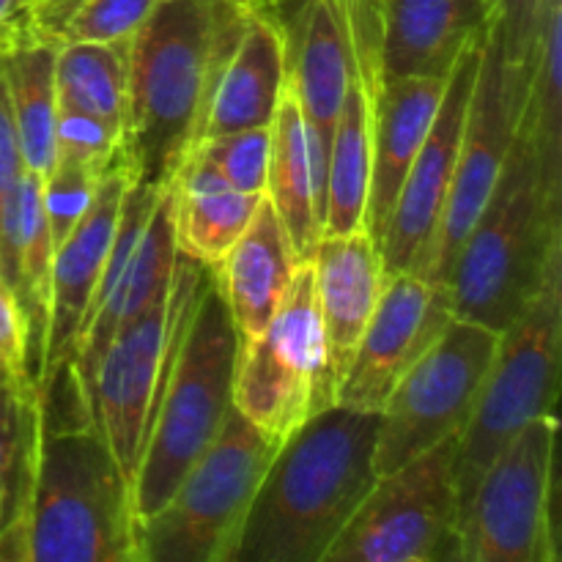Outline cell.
Wrapping results in <instances>:
<instances>
[{
	"mask_svg": "<svg viewBox=\"0 0 562 562\" xmlns=\"http://www.w3.org/2000/svg\"><path fill=\"white\" fill-rule=\"evenodd\" d=\"M55 245L42 203V179L22 170L0 206V278L14 294L31 338V376L36 382L49 324Z\"/></svg>",
	"mask_w": 562,
	"mask_h": 562,
	"instance_id": "obj_22",
	"label": "cell"
},
{
	"mask_svg": "<svg viewBox=\"0 0 562 562\" xmlns=\"http://www.w3.org/2000/svg\"><path fill=\"white\" fill-rule=\"evenodd\" d=\"M562 0H543L538 25L536 66L516 132L530 137L552 198L562 201V77H560Z\"/></svg>",
	"mask_w": 562,
	"mask_h": 562,
	"instance_id": "obj_26",
	"label": "cell"
},
{
	"mask_svg": "<svg viewBox=\"0 0 562 562\" xmlns=\"http://www.w3.org/2000/svg\"><path fill=\"white\" fill-rule=\"evenodd\" d=\"M55 44L31 31L22 9L0 25V71L20 143L22 168L38 179H44L55 165Z\"/></svg>",
	"mask_w": 562,
	"mask_h": 562,
	"instance_id": "obj_23",
	"label": "cell"
},
{
	"mask_svg": "<svg viewBox=\"0 0 562 562\" xmlns=\"http://www.w3.org/2000/svg\"><path fill=\"white\" fill-rule=\"evenodd\" d=\"M448 77H379L373 91V157L366 206V231L376 245L387 231L401 184L437 119Z\"/></svg>",
	"mask_w": 562,
	"mask_h": 562,
	"instance_id": "obj_20",
	"label": "cell"
},
{
	"mask_svg": "<svg viewBox=\"0 0 562 562\" xmlns=\"http://www.w3.org/2000/svg\"><path fill=\"white\" fill-rule=\"evenodd\" d=\"M22 157H20V143H16L14 121H11L9 99H5L3 86V71H0V206H3L5 192L22 173Z\"/></svg>",
	"mask_w": 562,
	"mask_h": 562,
	"instance_id": "obj_35",
	"label": "cell"
},
{
	"mask_svg": "<svg viewBox=\"0 0 562 562\" xmlns=\"http://www.w3.org/2000/svg\"><path fill=\"white\" fill-rule=\"evenodd\" d=\"M562 269L510 327L499 333L475 412L456 442L459 516L477 477L530 420L554 415L562 349Z\"/></svg>",
	"mask_w": 562,
	"mask_h": 562,
	"instance_id": "obj_7",
	"label": "cell"
},
{
	"mask_svg": "<svg viewBox=\"0 0 562 562\" xmlns=\"http://www.w3.org/2000/svg\"><path fill=\"white\" fill-rule=\"evenodd\" d=\"M448 283L415 272L384 278L382 296L335 393V404L382 412L404 373L453 322Z\"/></svg>",
	"mask_w": 562,
	"mask_h": 562,
	"instance_id": "obj_13",
	"label": "cell"
},
{
	"mask_svg": "<svg viewBox=\"0 0 562 562\" xmlns=\"http://www.w3.org/2000/svg\"><path fill=\"white\" fill-rule=\"evenodd\" d=\"M124 159V132L97 115L58 108L55 119V162H77L110 170Z\"/></svg>",
	"mask_w": 562,
	"mask_h": 562,
	"instance_id": "obj_32",
	"label": "cell"
},
{
	"mask_svg": "<svg viewBox=\"0 0 562 562\" xmlns=\"http://www.w3.org/2000/svg\"><path fill=\"white\" fill-rule=\"evenodd\" d=\"M25 3H31V0H25Z\"/></svg>",
	"mask_w": 562,
	"mask_h": 562,
	"instance_id": "obj_38",
	"label": "cell"
},
{
	"mask_svg": "<svg viewBox=\"0 0 562 562\" xmlns=\"http://www.w3.org/2000/svg\"><path fill=\"white\" fill-rule=\"evenodd\" d=\"M514 135L516 115L510 108L508 82H505L503 47H499L497 25H492L481 44V60H477V75L472 82L470 104H467L453 184H450L448 206H445L437 241H434L431 267H428L431 280L445 283L448 278L461 241L481 217L483 206L503 176Z\"/></svg>",
	"mask_w": 562,
	"mask_h": 562,
	"instance_id": "obj_15",
	"label": "cell"
},
{
	"mask_svg": "<svg viewBox=\"0 0 562 562\" xmlns=\"http://www.w3.org/2000/svg\"><path fill=\"white\" fill-rule=\"evenodd\" d=\"M558 415L527 423L486 467L459 516V562H558Z\"/></svg>",
	"mask_w": 562,
	"mask_h": 562,
	"instance_id": "obj_9",
	"label": "cell"
},
{
	"mask_svg": "<svg viewBox=\"0 0 562 562\" xmlns=\"http://www.w3.org/2000/svg\"><path fill=\"white\" fill-rule=\"evenodd\" d=\"M307 261L318 322L340 384L382 296L387 278L382 252L366 228H357L344 236H322Z\"/></svg>",
	"mask_w": 562,
	"mask_h": 562,
	"instance_id": "obj_18",
	"label": "cell"
},
{
	"mask_svg": "<svg viewBox=\"0 0 562 562\" xmlns=\"http://www.w3.org/2000/svg\"><path fill=\"white\" fill-rule=\"evenodd\" d=\"M456 442L379 475L324 562H459Z\"/></svg>",
	"mask_w": 562,
	"mask_h": 562,
	"instance_id": "obj_11",
	"label": "cell"
},
{
	"mask_svg": "<svg viewBox=\"0 0 562 562\" xmlns=\"http://www.w3.org/2000/svg\"><path fill=\"white\" fill-rule=\"evenodd\" d=\"M20 562H140L135 488L88 417L38 412Z\"/></svg>",
	"mask_w": 562,
	"mask_h": 562,
	"instance_id": "obj_3",
	"label": "cell"
},
{
	"mask_svg": "<svg viewBox=\"0 0 562 562\" xmlns=\"http://www.w3.org/2000/svg\"><path fill=\"white\" fill-rule=\"evenodd\" d=\"M379 75L448 77L497 22V0H373Z\"/></svg>",
	"mask_w": 562,
	"mask_h": 562,
	"instance_id": "obj_17",
	"label": "cell"
},
{
	"mask_svg": "<svg viewBox=\"0 0 562 562\" xmlns=\"http://www.w3.org/2000/svg\"><path fill=\"white\" fill-rule=\"evenodd\" d=\"M543 0H497V36L503 47L505 82H508L510 108L519 124L530 88L532 66H536L538 25H541Z\"/></svg>",
	"mask_w": 562,
	"mask_h": 562,
	"instance_id": "obj_29",
	"label": "cell"
},
{
	"mask_svg": "<svg viewBox=\"0 0 562 562\" xmlns=\"http://www.w3.org/2000/svg\"><path fill=\"white\" fill-rule=\"evenodd\" d=\"M0 371L22 387H33L27 324L3 278H0Z\"/></svg>",
	"mask_w": 562,
	"mask_h": 562,
	"instance_id": "obj_34",
	"label": "cell"
},
{
	"mask_svg": "<svg viewBox=\"0 0 562 562\" xmlns=\"http://www.w3.org/2000/svg\"><path fill=\"white\" fill-rule=\"evenodd\" d=\"M333 360L313 300L311 261L296 263L294 280L267 327L239 346L234 409L272 445L335 404Z\"/></svg>",
	"mask_w": 562,
	"mask_h": 562,
	"instance_id": "obj_8",
	"label": "cell"
},
{
	"mask_svg": "<svg viewBox=\"0 0 562 562\" xmlns=\"http://www.w3.org/2000/svg\"><path fill=\"white\" fill-rule=\"evenodd\" d=\"M130 42H75L55 53L58 108L97 115L124 132Z\"/></svg>",
	"mask_w": 562,
	"mask_h": 562,
	"instance_id": "obj_27",
	"label": "cell"
},
{
	"mask_svg": "<svg viewBox=\"0 0 562 562\" xmlns=\"http://www.w3.org/2000/svg\"><path fill=\"white\" fill-rule=\"evenodd\" d=\"M130 184L132 179L126 170V159H121L102 176L91 212L55 247L47 338H44L42 362H38L36 382H33L36 393L49 390L55 379L71 371L77 338H80L82 324L91 311L93 296H97L99 280L108 267Z\"/></svg>",
	"mask_w": 562,
	"mask_h": 562,
	"instance_id": "obj_16",
	"label": "cell"
},
{
	"mask_svg": "<svg viewBox=\"0 0 562 562\" xmlns=\"http://www.w3.org/2000/svg\"><path fill=\"white\" fill-rule=\"evenodd\" d=\"M481 44L483 42L467 47L459 64L450 71L437 119H434L431 130L401 184L387 231L379 241L384 274L415 272L428 278L434 241H437L450 184H453L467 104H470L477 60H481Z\"/></svg>",
	"mask_w": 562,
	"mask_h": 562,
	"instance_id": "obj_14",
	"label": "cell"
},
{
	"mask_svg": "<svg viewBox=\"0 0 562 562\" xmlns=\"http://www.w3.org/2000/svg\"><path fill=\"white\" fill-rule=\"evenodd\" d=\"M239 335L206 272L181 322L165 366L135 475L137 519H148L198 456L214 442L234 406Z\"/></svg>",
	"mask_w": 562,
	"mask_h": 562,
	"instance_id": "obj_5",
	"label": "cell"
},
{
	"mask_svg": "<svg viewBox=\"0 0 562 562\" xmlns=\"http://www.w3.org/2000/svg\"><path fill=\"white\" fill-rule=\"evenodd\" d=\"M3 379H9V376H5V373H3V371H0V382H3Z\"/></svg>",
	"mask_w": 562,
	"mask_h": 562,
	"instance_id": "obj_37",
	"label": "cell"
},
{
	"mask_svg": "<svg viewBox=\"0 0 562 562\" xmlns=\"http://www.w3.org/2000/svg\"><path fill=\"white\" fill-rule=\"evenodd\" d=\"M176 250L212 269L245 234L263 195L236 190L209 162L187 154L168 184Z\"/></svg>",
	"mask_w": 562,
	"mask_h": 562,
	"instance_id": "obj_24",
	"label": "cell"
},
{
	"mask_svg": "<svg viewBox=\"0 0 562 562\" xmlns=\"http://www.w3.org/2000/svg\"><path fill=\"white\" fill-rule=\"evenodd\" d=\"M247 9L250 0H159L132 33L124 119L132 184L165 190L192 151Z\"/></svg>",
	"mask_w": 562,
	"mask_h": 562,
	"instance_id": "obj_1",
	"label": "cell"
},
{
	"mask_svg": "<svg viewBox=\"0 0 562 562\" xmlns=\"http://www.w3.org/2000/svg\"><path fill=\"white\" fill-rule=\"evenodd\" d=\"M206 272L203 263L176 250L168 291L119 329L99 357L86 401L88 417L132 481V488L165 366L179 338L187 307Z\"/></svg>",
	"mask_w": 562,
	"mask_h": 562,
	"instance_id": "obj_10",
	"label": "cell"
},
{
	"mask_svg": "<svg viewBox=\"0 0 562 562\" xmlns=\"http://www.w3.org/2000/svg\"><path fill=\"white\" fill-rule=\"evenodd\" d=\"M22 5H25V0H0V25H5Z\"/></svg>",
	"mask_w": 562,
	"mask_h": 562,
	"instance_id": "obj_36",
	"label": "cell"
},
{
	"mask_svg": "<svg viewBox=\"0 0 562 562\" xmlns=\"http://www.w3.org/2000/svg\"><path fill=\"white\" fill-rule=\"evenodd\" d=\"M269 132L272 137H269L267 198L283 223L296 261H307L316 241L322 239V201H318L305 115L289 80L280 93Z\"/></svg>",
	"mask_w": 562,
	"mask_h": 562,
	"instance_id": "obj_25",
	"label": "cell"
},
{
	"mask_svg": "<svg viewBox=\"0 0 562 562\" xmlns=\"http://www.w3.org/2000/svg\"><path fill=\"white\" fill-rule=\"evenodd\" d=\"M379 412L333 404L274 450L231 562H324L376 481Z\"/></svg>",
	"mask_w": 562,
	"mask_h": 562,
	"instance_id": "obj_2",
	"label": "cell"
},
{
	"mask_svg": "<svg viewBox=\"0 0 562 562\" xmlns=\"http://www.w3.org/2000/svg\"><path fill=\"white\" fill-rule=\"evenodd\" d=\"M285 75L283 27L261 0H250L239 38L214 80L195 143L272 124Z\"/></svg>",
	"mask_w": 562,
	"mask_h": 562,
	"instance_id": "obj_19",
	"label": "cell"
},
{
	"mask_svg": "<svg viewBox=\"0 0 562 562\" xmlns=\"http://www.w3.org/2000/svg\"><path fill=\"white\" fill-rule=\"evenodd\" d=\"M38 428L36 390L22 387L14 379L0 382V492L11 472L31 450Z\"/></svg>",
	"mask_w": 562,
	"mask_h": 562,
	"instance_id": "obj_33",
	"label": "cell"
},
{
	"mask_svg": "<svg viewBox=\"0 0 562 562\" xmlns=\"http://www.w3.org/2000/svg\"><path fill=\"white\" fill-rule=\"evenodd\" d=\"M269 137H272L269 126H252V130L231 132V135L195 143L190 154L212 165L236 190L267 195Z\"/></svg>",
	"mask_w": 562,
	"mask_h": 562,
	"instance_id": "obj_30",
	"label": "cell"
},
{
	"mask_svg": "<svg viewBox=\"0 0 562 562\" xmlns=\"http://www.w3.org/2000/svg\"><path fill=\"white\" fill-rule=\"evenodd\" d=\"M274 450L231 406L214 442L140 521V562H231Z\"/></svg>",
	"mask_w": 562,
	"mask_h": 562,
	"instance_id": "obj_6",
	"label": "cell"
},
{
	"mask_svg": "<svg viewBox=\"0 0 562 562\" xmlns=\"http://www.w3.org/2000/svg\"><path fill=\"white\" fill-rule=\"evenodd\" d=\"M104 173H108V170L86 168V165L77 162H55L53 170L44 176L42 203L55 247H58L60 241L80 225V220L91 212Z\"/></svg>",
	"mask_w": 562,
	"mask_h": 562,
	"instance_id": "obj_31",
	"label": "cell"
},
{
	"mask_svg": "<svg viewBox=\"0 0 562 562\" xmlns=\"http://www.w3.org/2000/svg\"><path fill=\"white\" fill-rule=\"evenodd\" d=\"M562 201L552 198L530 137L508 162L445 278L456 318L503 333L562 269Z\"/></svg>",
	"mask_w": 562,
	"mask_h": 562,
	"instance_id": "obj_4",
	"label": "cell"
},
{
	"mask_svg": "<svg viewBox=\"0 0 562 562\" xmlns=\"http://www.w3.org/2000/svg\"><path fill=\"white\" fill-rule=\"evenodd\" d=\"M499 333L453 318L437 344L404 373L379 412L376 477L459 437L497 355Z\"/></svg>",
	"mask_w": 562,
	"mask_h": 562,
	"instance_id": "obj_12",
	"label": "cell"
},
{
	"mask_svg": "<svg viewBox=\"0 0 562 562\" xmlns=\"http://www.w3.org/2000/svg\"><path fill=\"white\" fill-rule=\"evenodd\" d=\"M296 263L283 223L263 195L245 234L209 269L241 344L256 338L274 316L294 280Z\"/></svg>",
	"mask_w": 562,
	"mask_h": 562,
	"instance_id": "obj_21",
	"label": "cell"
},
{
	"mask_svg": "<svg viewBox=\"0 0 562 562\" xmlns=\"http://www.w3.org/2000/svg\"><path fill=\"white\" fill-rule=\"evenodd\" d=\"M159 0H31L22 16L49 44L130 42Z\"/></svg>",
	"mask_w": 562,
	"mask_h": 562,
	"instance_id": "obj_28",
	"label": "cell"
}]
</instances>
